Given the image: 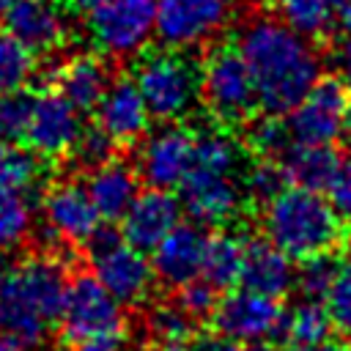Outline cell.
<instances>
[{
    "instance_id": "47",
    "label": "cell",
    "mask_w": 351,
    "mask_h": 351,
    "mask_svg": "<svg viewBox=\"0 0 351 351\" xmlns=\"http://www.w3.org/2000/svg\"><path fill=\"white\" fill-rule=\"evenodd\" d=\"M69 3H71V8H77V11H85V8H88L93 0H69Z\"/></svg>"
},
{
    "instance_id": "2",
    "label": "cell",
    "mask_w": 351,
    "mask_h": 351,
    "mask_svg": "<svg viewBox=\"0 0 351 351\" xmlns=\"http://www.w3.org/2000/svg\"><path fill=\"white\" fill-rule=\"evenodd\" d=\"M66 282V266L49 255L0 266V329L27 346L41 343L49 324L58 321Z\"/></svg>"
},
{
    "instance_id": "19",
    "label": "cell",
    "mask_w": 351,
    "mask_h": 351,
    "mask_svg": "<svg viewBox=\"0 0 351 351\" xmlns=\"http://www.w3.org/2000/svg\"><path fill=\"white\" fill-rule=\"evenodd\" d=\"M203 241L206 233L200 225L178 222L170 233L162 236V241L151 250V269L154 277L162 280L170 288H181L184 282L200 277V258H203Z\"/></svg>"
},
{
    "instance_id": "18",
    "label": "cell",
    "mask_w": 351,
    "mask_h": 351,
    "mask_svg": "<svg viewBox=\"0 0 351 351\" xmlns=\"http://www.w3.org/2000/svg\"><path fill=\"white\" fill-rule=\"evenodd\" d=\"M93 112H96V126L115 145H134L148 134V126H151V115L132 77L110 80Z\"/></svg>"
},
{
    "instance_id": "22",
    "label": "cell",
    "mask_w": 351,
    "mask_h": 351,
    "mask_svg": "<svg viewBox=\"0 0 351 351\" xmlns=\"http://www.w3.org/2000/svg\"><path fill=\"white\" fill-rule=\"evenodd\" d=\"M110 80L112 77L107 63L96 55H74L52 71V82L58 85V93L66 96L74 104V110L82 115L96 110Z\"/></svg>"
},
{
    "instance_id": "50",
    "label": "cell",
    "mask_w": 351,
    "mask_h": 351,
    "mask_svg": "<svg viewBox=\"0 0 351 351\" xmlns=\"http://www.w3.org/2000/svg\"><path fill=\"white\" fill-rule=\"evenodd\" d=\"M348 129H351V115H348Z\"/></svg>"
},
{
    "instance_id": "14",
    "label": "cell",
    "mask_w": 351,
    "mask_h": 351,
    "mask_svg": "<svg viewBox=\"0 0 351 351\" xmlns=\"http://www.w3.org/2000/svg\"><path fill=\"white\" fill-rule=\"evenodd\" d=\"M80 129H82V112H77L66 96H60L58 90H44L33 96L25 143L36 156L44 159L66 156Z\"/></svg>"
},
{
    "instance_id": "3",
    "label": "cell",
    "mask_w": 351,
    "mask_h": 351,
    "mask_svg": "<svg viewBox=\"0 0 351 351\" xmlns=\"http://www.w3.org/2000/svg\"><path fill=\"white\" fill-rule=\"evenodd\" d=\"M263 236L291 261L332 252L343 239V219L324 192L285 186L263 203Z\"/></svg>"
},
{
    "instance_id": "27",
    "label": "cell",
    "mask_w": 351,
    "mask_h": 351,
    "mask_svg": "<svg viewBox=\"0 0 351 351\" xmlns=\"http://www.w3.org/2000/svg\"><path fill=\"white\" fill-rule=\"evenodd\" d=\"M33 230V206L25 192H0V252L27 241Z\"/></svg>"
},
{
    "instance_id": "42",
    "label": "cell",
    "mask_w": 351,
    "mask_h": 351,
    "mask_svg": "<svg viewBox=\"0 0 351 351\" xmlns=\"http://www.w3.org/2000/svg\"><path fill=\"white\" fill-rule=\"evenodd\" d=\"M335 27L343 36H351V0H343L340 5H335Z\"/></svg>"
},
{
    "instance_id": "11",
    "label": "cell",
    "mask_w": 351,
    "mask_h": 351,
    "mask_svg": "<svg viewBox=\"0 0 351 351\" xmlns=\"http://www.w3.org/2000/svg\"><path fill=\"white\" fill-rule=\"evenodd\" d=\"M241 181L236 173H214L189 167L178 184V203L197 225L222 228L241 206Z\"/></svg>"
},
{
    "instance_id": "37",
    "label": "cell",
    "mask_w": 351,
    "mask_h": 351,
    "mask_svg": "<svg viewBox=\"0 0 351 351\" xmlns=\"http://www.w3.org/2000/svg\"><path fill=\"white\" fill-rule=\"evenodd\" d=\"M178 304H181V310H184L192 321L206 318V315H211L214 307H217V288H211L203 277H195V280H189V282L181 285Z\"/></svg>"
},
{
    "instance_id": "24",
    "label": "cell",
    "mask_w": 351,
    "mask_h": 351,
    "mask_svg": "<svg viewBox=\"0 0 351 351\" xmlns=\"http://www.w3.org/2000/svg\"><path fill=\"white\" fill-rule=\"evenodd\" d=\"M244 239L233 230L217 228L214 233L206 236L203 241V258H200V277L217 288H233L241 274V261H244Z\"/></svg>"
},
{
    "instance_id": "21",
    "label": "cell",
    "mask_w": 351,
    "mask_h": 351,
    "mask_svg": "<svg viewBox=\"0 0 351 351\" xmlns=\"http://www.w3.org/2000/svg\"><path fill=\"white\" fill-rule=\"evenodd\" d=\"M293 261L282 255L271 241L255 239L244 244V261L239 274L241 288H250L271 299H282L293 288Z\"/></svg>"
},
{
    "instance_id": "8",
    "label": "cell",
    "mask_w": 351,
    "mask_h": 351,
    "mask_svg": "<svg viewBox=\"0 0 351 351\" xmlns=\"http://www.w3.org/2000/svg\"><path fill=\"white\" fill-rule=\"evenodd\" d=\"M351 115V90L337 77H318L315 85L285 112V126L293 143L307 145H335Z\"/></svg>"
},
{
    "instance_id": "45",
    "label": "cell",
    "mask_w": 351,
    "mask_h": 351,
    "mask_svg": "<svg viewBox=\"0 0 351 351\" xmlns=\"http://www.w3.org/2000/svg\"><path fill=\"white\" fill-rule=\"evenodd\" d=\"M241 351H277V348L269 346L266 340H258V343H247V348H241Z\"/></svg>"
},
{
    "instance_id": "51",
    "label": "cell",
    "mask_w": 351,
    "mask_h": 351,
    "mask_svg": "<svg viewBox=\"0 0 351 351\" xmlns=\"http://www.w3.org/2000/svg\"><path fill=\"white\" fill-rule=\"evenodd\" d=\"M346 351H351V346H348V348H346Z\"/></svg>"
},
{
    "instance_id": "5",
    "label": "cell",
    "mask_w": 351,
    "mask_h": 351,
    "mask_svg": "<svg viewBox=\"0 0 351 351\" xmlns=\"http://www.w3.org/2000/svg\"><path fill=\"white\" fill-rule=\"evenodd\" d=\"M197 88L208 112L225 126H241L258 112L252 77L239 47L233 44L208 49L203 66L197 69Z\"/></svg>"
},
{
    "instance_id": "40",
    "label": "cell",
    "mask_w": 351,
    "mask_h": 351,
    "mask_svg": "<svg viewBox=\"0 0 351 351\" xmlns=\"http://www.w3.org/2000/svg\"><path fill=\"white\" fill-rule=\"evenodd\" d=\"M192 351H241V343H236L233 337L222 335V332H214V335H203Z\"/></svg>"
},
{
    "instance_id": "15",
    "label": "cell",
    "mask_w": 351,
    "mask_h": 351,
    "mask_svg": "<svg viewBox=\"0 0 351 351\" xmlns=\"http://www.w3.org/2000/svg\"><path fill=\"white\" fill-rule=\"evenodd\" d=\"M41 211H44L49 236L71 247H85L88 239L101 225L85 186L77 181H60L49 186L44 192Z\"/></svg>"
},
{
    "instance_id": "35",
    "label": "cell",
    "mask_w": 351,
    "mask_h": 351,
    "mask_svg": "<svg viewBox=\"0 0 351 351\" xmlns=\"http://www.w3.org/2000/svg\"><path fill=\"white\" fill-rule=\"evenodd\" d=\"M30 107H33V93H27L25 88L0 93V140H11V143L25 140Z\"/></svg>"
},
{
    "instance_id": "29",
    "label": "cell",
    "mask_w": 351,
    "mask_h": 351,
    "mask_svg": "<svg viewBox=\"0 0 351 351\" xmlns=\"http://www.w3.org/2000/svg\"><path fill=\"white\" fill-rule=\"evenodd\" d=\"M38 156L19 143L0 140V192H25L38 178Z\"/></svg>"
},
{
    "instance_id": "12",
    "label": "cell",
    "mask_w": 351,
    "mask_h": 351,
    "mask_svg": "<svg viewBox=\"0 0 351 351\" xmlns=\"http://www.w3.org/2000/svg\"><path fill=\"white\" fill-rule=\"evenodd\" d=\"M192 140L195 132L178 126L176 121L145 134L134 167L140 181H145V186L154 189H178L192 162Z\"/></svg>"
},
{
    "instance_id": "43",
    "label": "cell",
    "mask_w": 351,
    "mask_h": 351,
    "mask_svg": "<svg viewBox=\"0 0 351 351\" xmlns=\"http://www.w3.org/2000/svg\"><path fill=\"white\" fill-rule=\"evenodd\" d=\"M0 351H30V346H27L22 337H16V335L0 329Z\"/></svg>"
},
{
    "instance_id": "48",
    "label": "cell",
    "mask_w": 351,
    "mask_h": 351,
    "mask_svg": "<svg viewBox=\"0 0 351 351\" xmlns=\"http://www.w3.org/2000/svg\"><path fill=\"white\" fill-rule=\"evenodd\" d=\"M11 3H14V0H0V16H3V14H5V8H8V5H11Z\"/></svg>"
},
{
    "instance_id": "26",
    "label": "cell",
    "mask_w": 351,
    "mask_h": 351,
    "mask_svg": "<svg viewBox=\"0 0 351 351\" xmlns=\"http://www.w3.org/2000/svg\"><path fill=\"white\" fill-rule=\"evenodd\" d=\"M277 19L304 38H324L335 27V8L324 0H274Z\"/></svg>"
},
{
    "instance_id": "32",
    "label": "cell",
    "mask_w": 351,
    "mask_h": 351,
    "mask_svg": "<svg viewBox=\"0 0 351 351\" xmlns=\"http://www.w3.org/2000/svg\"><path fill=\"white\" fill-rule=\"evenodd\" d=\"M115 148L118 145L93 123V126H82L80 129L77 140L69 148V156H71V162H74L77 170H85L88 173V170L104 165L107 159H112L115 156Z\"/></svg>"
},
{
    "instance_id": "13",
    "label": "cell",
    "mask_w": 351,
    "mask_h": 351,
    "mask_svg": "<svg viewBox=\"0 0 351 351\" xmlns=\"http://www.w3.org/2000/svg\"><path fill=\"white\" fill-rule=\"evenodd\" d=\"M211 318H214L217 332L247 346V343L269 340L271 335L280 332L282 304L280 299L255 293L250 288H239L217 302Z\"/></svg>"
},
{
    "instance_id": "39",
    "label": "cell",
    "mask_w": 351,
    "mask_h": 351,
    "mask_svg": "<svg viewBox=\"0 0 351 351\" xmlns=\"http://www.w3.org/2000/svg\"><path fill=\"white\" fill-rule=\"evenodd\" d=\"M71 351H129V335H126V329L93 335V337L71 343Z\"/></svg>"
},
{
    "instance_id": "28",
    "label": "cell",
    "mask_w": 351,
    "mask_h": 351,
    "mask_svg": "<svg viewBox=\"0 0 351 351\" xmlns=\"http://www.w3.org/2000/svg\"><path fill=\"white\" fill-rule=\"evenodd\" d=\"M36 52H30L5 27L0 30V90L25 88L36 77Z\"/></svg>"
},
{
    "instance_id": "41",
    "label": "cell",
    "mask_w": 351,
    "mask_h": 351,
    "mask_svg": "<svg viewBox=\"0 0 351 351\" xmlns=\"http://www.w3.org/2000/svg\"><path fill=\"white\" fill-rule=\"evenodd\" d=\"M335 63H337V71H340L337 80L351 90V36H346L343 44L337 47V60Z\"/></svg>"
},
{
    "instance_id": "30",
    "label": "cell",
    "mask_w": 351,
    "mask_h": 351,
    "mask_svg": "<svg viewBox=\"0 0 351 351\" xmlns=\"http://www.w3.org/2000/svg\"><path fill=\"white\" fill-rule=\"evenodd\" d=\"M291 134L288 126L282 121V115H269V112H255L247 121V148L255 156L263 159H280L285 154V148L291 145Z\"/></svg>"
},
{
    "instance_id": "20",
    "label": "cell",
    "mask_w": 351,
    "mask_h": 351,
    "mask_svg": "<svg viewBox=\"0 0 351 351\" xmlns=\"http://www.w3.org/2000/svg\"><path fill=\"white\" fill-rule=\"evenodd\" d=\"M82 186H85L99 219L118 222L121 214L134 200V195L140 192V176H137L134 165L112 156L104 165L88 170V178Z\"/></svg>"
},
{
    "instance_id": "31",
    "label": "cell",
    "mask_w": 351,
    "mask_h": 351,
    "mask_svg": "<svg viewBox=\"0 0 351 351\" xmlns=\"http://www.w3.org/2000/svg\"><path fill=\"white\" fill-rule=\"evenodd\" d=\"M288 186V178H285V170L277 159H263L258 156L241 176V195H247L250 200L255 203H266L271 200L280 189Z\"/></svg>"
},
{
    "instance_id": "46",
    "label": "cell",
    "mask_w": 351,
    "mask_h": 351,
    "mask_svg": "<svg viewBox=\"0 0 351 351\" xmlns=\"http://www.w3.org/2000/svg\"><path fill=\"white\" fill-rule=\"evenodd\" d=\"M293 351H337V348H332L329 343H318V346H302V348H293Z\"/></svg>"
},
{
    "instance_id": "9",
    "label": "cell",
    "mask_w": 351,
    "mask_h": 351,
    "mask_svg": "<svg viewBox=\"0 0 351 351\" xmlns=\"http://www.w3.org/2000/svg\"><path fill=\"white\" fill-rule=\"evenodd\" d=\"M121 307L123 304L115 302L93 274H74L66 282L63 304L58 313L60 332H63L66 343L71 346V343L93 337V335L126 329Z\"/></svg>"
},
{
    "instance_id": "33",
    "label": "cell",
    "mask_w": 351,
    "mask_h": 351,
    "mask_svg": "<svg viewBox=\"0 0 351 351\" xmlns=\"http://www.w3.org/2000/svg\"><path fill=\"white\" fill-rule=\"evenodd\" d=\"M326 310L332 315V324L351 335V250L337 261L332 285L324 296Z\"/></svg>"
},
{
    "instance_id": "34",
    "label": "cell",
    "mask_w": 351,
    "mask_h": 351,
    "mask_svg": "<svg viewBox=\"0 0 351 351\" xmlns=\"http://www.w3.org/2000/svg\"><path fill=\"white\" fill-rule=\"evenodd\" d=\"M302 266L293 271V285L302 291L304 299H324L332 277H335V266L337 261L332 258V252H321V255H310L304 261H299Z\"/></svg>"
},
{
    "instance_id": "16",
    "label": "cell",
    "mask_w": 351,
    "mask_h": 351,
    "mask_svg": "<svg viewBox=\"0 0 351 351\" xmlns=\"http://www.w3.org/2000/svg\"><path fill=\"white\" fill-rule=\"evenodd\" d=\"M121 239L143 252H151L165 233H170L181 222V203L170 189L137 192L129 208L121 214Z\"/></svg>"
},
{
    "instance_id": "44",
    "label": "cell",
    "mask_w": 351,
    "mask_h": 351,
    "mask_svg": "<svg viewBox=\"0 0 351 351\" xmlns=\"http://www.w3.org/2000/svg\"><path fill=\"white\" fill-rule=\"evenodd\" d=\"M154 351H192V346L186 340H159Z\"/></svg>"
},
{
    "instance_id": "7",
    "label": "cell",
    "mask_w": 351,
    "mask_h": 351,
    "mask_svg": "<svg viewBox=\"0 0 351 351\" xmlns=\"http://www.w3.org/2000/svg\"><path fill=\"white\" fill-rule=\"evenodd\" d=\"M82 14L96 49L123 60L140 55L151 41L156 0H93Z\"/></svg>"
},
{
    "instance_id": "25",
    "label": "cell",
    "mask_w": 351,
    "mask_h": 351,
    "mask_svg": "<svg viewBox=\"0 0 351 351\" xmlns=\"http://www.w3.org/2000/svg\"><path fill=\"white\" fill-rule=\"evenodd\" d=\"M332 329H335L332 315L321 299H302L291 310H282L280 332L285 335V340L293 348L329 343Z\"/></svg>"
},
{
    "instance_id": "17",
    "label": "cell",
    "mask_w": 351,
    "mask_h": 351,
    "mask_svg": "<svg viewBox=\"0 0 351 351\" xmlns=\"http://www.w3.org/2000/svg\"><path fill=\"white\" fill-rule=\"evenodd\" d=\"M5 30L30 52H58L69 38V22L58 0H14L0 16Z\"/></svg>"
},
{
    "instance_id": "4",
    "label": "cell",
    "mask_w": 351,
    "mask_h": 351,
    "mask_svg": "<svg viewBox=\"0 0 351 351\" xmlns=\"http://www.w3.org/2000/svg\"><path fill=\"white\" fill-rule=\"evenodd\" d=\"M132 80L143 96V104L154 121L173 123L184 118L200 99L197 66L181 55V49L143 52L134 63Z\"/></svg>"
},
{
    "instance_id": "49",
    "label": "cell",
    "mask_w": 351,
    "mask_h": 351,
    "mask_svg": "<svg viewBox=\"0 0 351 351\" xmlns=\"http://www.w3.org/2000/svg\"><path fill=\"white\" fill-rule=\"evenodd\" d=\"M324 3H326V5H332V8H335V5H340V3H343V0H324Z\"/></svg>"
},
{
    "instance_id": "10",
    "label": "cell",
    "mask_w": 351,
    "mask_h": 351,
    "mask_svg": "<svg viewBox=\"0 0 351 351\" xmlns=\"http://www.w3.org/2000/svg\"><path fill=\"white\" fill-rule=\"evenodd\" d=\"M230 19V0H156L154 36L167 49H192Z\"/></svg>"
},
{
    "instance_id": "6",
    "label": "cell",
    "mask_w": 351,
    "mask_h": 351,
    "mask_svg": "<svg viewBox=\"0 0 351 351\" xmlns=\"http://www.w3.org/2000/svg\"><path fill=\"white\" fill-rule=\"evenodd\" d=\"M88 255L93 263V277L104 285V291L121 304H143L154 288V269L143 250L126 244L118 230L96 228L88 239Z\"/></svg>"
},
{
    "instance_id": "23",
    "label": "cell",
    "mask_w": 351,
    "mask_h": 351,
    "mask_svg": "<svg viewBox=\"0 0 351 351\" xmlns=\"http://www.w3.org/2000/svg\"><path fill=\"white\" fill-rule=\"evenodd\" d=\"M285 170V178L291 186L313 189V192H326L337 165L340 154L335 145H307V143H291L285 154L277 159Z\"/></svg>"
},
{
    "instance_id": "36",
    "label": "cell",
    "mask_w": 351,
    "mask_h": 351,
    "mask_svg": "<svg viewBox=\"0 0 351 351\" xmlns=\"http://www.w3.org/2000/svg\"><path fill=\"white\" fill-rule=\"evenodd\" d=\"M192 318L181 310L178 302L156 304L148 315V329L156 340H186L192 335Z\"/></svg>"
},
{
    "instance_id": "38",
    "label": "cell",
    "mask_w": 351,
    "mask_h": 351,
    "mask_svg": "<svg viewBox=\"0 0 351 351\" xmlns=\"http://www.w3.org/2000/svg\"><path fill=\"white\" fill-rule=\"evenodd\" d=\"M326 192H329V203L337 211V217L351 222V156L340 159L337 173H335Z\"/></svg>"
},
{
    "instance_id": "1",
    "label": "cell",
    "mask_w": 351,
    "mask_h": 351,
    "mask_svg": "<svg viewBox=\"0 0 351 351\" xmlns=\"http://www.w3.org/2000/svg\"><path fill=\"white\" fill-rule=\"evenodd\" d=\"M239 52L252 77L261 112L285 115L321 77V60L310 38L293 33L274 16H255L244 25Z\"/></svg>"
}]
</instances>
